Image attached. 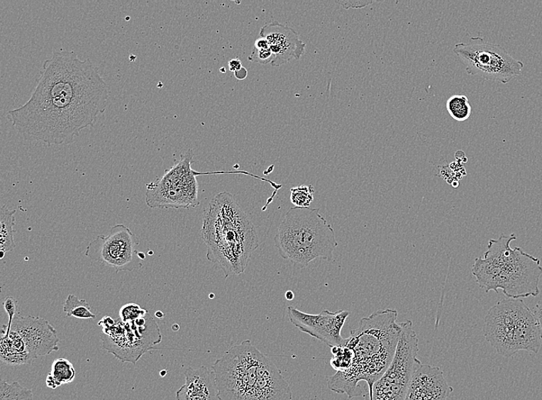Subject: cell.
I'll use <instances>...</instances> for the list:
<instances>
[{
  "instance_id": "1",
  "label": "cell",
  "mask_w": 542,
  "mask_h": 400,
  "mask_svg": "<svg viewBox=\"0 0 542 400\" xmlns=\"http://www.w3.org/2000/svg\"><path fill=\"white\" fill-rule=\"evenodd\" d=\"M109 97V87L92 60L60 50L43 62L28 101L9 111L7 118L27 141L70 144L94 126Z\"/></svg>"
},
{
  "instance_id": "2",
  "label": "cell",
  "mask_w": 542,
  "mask_h": 400,
  "mask_svg": "<svg viewBox=\"0 0 542 400\" xmlns=\"http://www.w3.org/2000/svg\"><path fill=\"white\" fill-rule=\"evenodd\" d=\"M397 315L396 310L387 309L360 320L345 344L354 354L351 365L329 377V389L338 394H347L348 399L364 396L359 383L365 381L368 396L372 394L374 384L389 367L399 342L402 326L397 323Z\"/></svg>"
},
{
  "instance_id": "3",
  "label": "cell",
  "mask_w": 542,
  "mask_h": 400,
  "mask_svg": "<svg viewBox=\"0 0 542 400\" xmlns=\"http://www.w3.org/2000/svg\"><path fill=\"white\" fill-rule=\"evenodd\" d=\"M201 238L207 260L220 267L225 278L243 274L259 247L254 224L228 192L215 196L205 209Z\"/></svg>"
},
{
  "instance_id": "4",
  "label": "cell",
  "mask_w": 542,
  "mask_h": 400,
  "mask_svg": "<svg viewBox=\"0 0 542 400\" xmlns=\"http://www.w3.org/2000/svg\"><path fill=\"white\" fill-rule=\"evenodd\" d=\"M221 400H292V391L273 361L247 340L216 360Z\"/></svg>"
},
{
  "instance_id": "5",
  "label": "cell",
  "mask_w": 542,
  "mask_h": 400,
  "mask_svg": "<svg viewBox=\"0 0 542 400\" xmlns=\"http://www.w3.org/2000/svg\"><path fill=\"white\" fill-rule=\"evenodd\" d=\"M516 240L514 233L502 234L498 240H490L483 257L475 259L472 275L485 293L493 290L499 294L502 289L511 299L539 295L541 260L520 248L512 249L511 243Z\"/></svg>"
},
{
  "instance_id": "6",
  "label": "cell",
  "mask_w": 542,
  "mask_h": 400,
  "mask_svg": "<svg viewBox=\"0 0 542 400\" xmlns=\"http://www.w3.org/2000/svg\"><path fill=\"white\" fill-rule=\"evenodd\" d=\"M275 244L279 255L298 268L308 267L315 260L331 261L338 243L332 226L320 209H290L278 227Z\"/></svg>"
},
{
  "instance_id": "7",
  "label": "cell",
  "mask_w": 542,
  "mask_h": 400,
  "mask_svg": "<svg viewBox=\"0 0 542 400\" xmlns=\"http://www.w3.org/2000/svg\"><path fill=\"white\" fill-rule=\"evenodd\" d=\"M485 340L504 357L519 351L538 353L542 335L536 316L521 299H504L485 318Z\"/></svg>"
},
{
  "instance_id": "8",
  "label": "cell",
  "mask_w": 542,
  "mask_h": 400,
  "mask_svg": "<svg viewBox=\"0 0 542 400\" xmlns=\"http://www.w3.org/2000/svg\"><path fill=\"white\" fill-rule=\"evenodd\" d=\"M400 323L402 333L394 359L374 384L368 400H404L411 381L422 365L418 358L419 338L412 321Z\"/></svg>"
},
{
  "instance_id": "9",
  "label": "cell",
  "mask_w": 542,
  "mask_h": 400,
  "mask_svg": "<svg viewBox=\"0 0 542 400\" xmlns=\"http://www.w3.org/2000/svg\"><path fill=\"white\" fill-rule=\"evenodd\" d=\"M454 52L463 62L468 74L503 84L519 77L524 68V63L500 45L487 43L482 38L456 44Z\"/></svg>"
},
{
  "instance_id": "10",
  "label": "cell",
  "mask_w": 542,
  "mask_h": 400,
  "mask_svg": "<svg viewBox=\"0 0 542 400\" xmlns=\"http://www.w3.org/2000/svg\"><path fill=\"white\" fill-rule=\"evenodd\" d=\"M194 153L189 150L164 176L147 185L146 202L150 208L189 209L200 204L196 179L207 172L192 168Z\"/></svg>"
},
{
  "instance_id": "11",
  "label": "cell",
  "mask_w": 542,
  "mask_h": 400,
  "mask_svg": "<svg viewBox=\"0 0 542 400\" xmlns=\"http://www.w3.org/2000/svg\"><path fill=\"white\" fill-rule=\"evenodd\" d=\"M122 323H115L103 329V348L122 362L131 361L135 365L143 353L162 340L158 324L149 313L136 322Z\"/></svg>"
},
{
  "instance_id": "12",
  "label": "cell",
  "mask_w": 542,
  "mask_h": 400,
  "mask_svg": "<svg viewBox=\"0 0 542 400\" xmlns=\"http://www.w3.org/2000/svg\"><path fill=\"white\" fill-rule=\"evenodd\" d=\"M140 240L123 224L112 227L109 235H99L88 245L85 255L116 271H133L142 267L137 247Z\"/></svg>"
},
{
  "instance_id": "13",
  "label": "cell",
  "mask_w": 542,
  "mask_h": 400,
  "mask_svg": "<svg viewBox=\"0 0 542 400\" xmlns=\"http://www.w3.org/2000/svg\"><path fill=\"white\" fill-rule=\"evenodd\" d=\"M350 314L345 311H323L319 314H309L293 306L287 307L289 320L297 329L326 344L330 348L345 345L346 339L342 338L341 330Z\"/></svg>"
},
{
  "instance_id": "14",
  "label": "cell",
  "mask_w": 542,
  "mask_h": 400,
  "mask_svg": "<svg viewBox=\"0 0 542 400\" xmlns=\"http://www.w3.org/2000/svg\"><path fill=\"white\" fill-rule=\"evenodd\" d=\"M11 330L21 336L27 351L33 360L49 355L60 349L57 330L48 321L40 317L16 316Z\"/></svg>"
},
{
  "instance_id": "15",
  "label": "cell",
  "mask_w": 542,
  "mask_h": 400,
  "mask_svg": "<svg viewBox=\"0 0 542 400\" xmlns=\"http://www.w3.org/2000/svg\"><path fill=\"white\" fill-rule=\"evenodd\" d=\"M259 36L265 38L272 50L275 60L270 63L274 67L286 65L293 60H300L305 52L306 44L297 32L287 26L275 22L262 27Z\"/></svg>"
},
{
  "instance_id": "16",
  "label": "cell",
  "mask_w": 542,
  "mask_h": 400,
  "mask_svg": "<svg viewBox=\"0 0 542 400\" xmlns=\"http://www.w3.org/2000/svg\"><path fill=\"white\" fill-rule=\"evenodd\" d=\"M453 390L440 367L422 363L411 381L404 400H447Z\"/></svg>"
},
{
  "instance_id": "17",
  "label": "cell",
  "mask_w": 542,
  "mask_h": 400,
  "mask_svg": "<svg viewBox=\"0 0 542 400\" xmlns=\"http://www.w3.org/2000/svg\"><path fill=\"white\" fill-rule=\"evenodd\" d=\"M177 400H221L213 370L204 366L188 368L185 384L177 391Z\"/></svg>"
},
{
  "instance_id": "18",
  "label": "cell",
  "mask_w": 542,
  "mask_h": 400,
  "mask_svg": "<svg viewBox=\"0 0 542 400\" xmlns=\"http://www.w3.org/2000/svg\"><path fill=\"white\" fill-rule=\"evenodd\" d=\"M0 358L6 365L11 366L32 363L34 360L27 351L21 336L13 330L8 336L3 335L0 343Z\"/></svg>"
},
{
  "instance_id": "19",
  "label": "cell",
  "mask_w": 542,
  "mask_h": 400,
  "mask_svg": "<svg viewBox=\"0 0 542 400\" xmlns=\"http://www.w3.org/2000/svg\"><path fill=\"white\" fill-rule=\"evenodd\" d=\"M76 377V370L71 362L65 358L53 361L51 372L48 376V387L57 389L61 385L72 383Z\"/></svg>"
},
{
  "instance_id": "20",
  "label": "cell",
  "mask_w": 542,
  "mask_h": 400,
  "mask_svg": "<svg viewBox=\"0 0 542 400\" xmlns=\"http://www.w3.org/2000/svg\"><path fill=\"white\" fill-rule=\"evenodd\" d=\"M16 211H11L6 206L1 207L0 213V252L1 259L6 252L13 251L16 248L13 238V227L15 225V213Z\"/></svg>"
},
{
  "instance_id": "21",
  "label": "cell",
  "mask_w": 542,
  "mask_h": 400,
  "mask_svg": "<svg viewBox=\"0 0 542 400\" xmlns=\"http://www.w3.org/2000/svg\"><path fill=\"white\" fill-rule=\"evenodd\" d=\"M63 312L67 316H73L79 320L96 319V315L92 312V306L85 299H79L74 295H69L63 305Z\"/></svg>"
},
{
  "instance_id": "22",
  "label": "cell",
  "mask_w": 542,
  "mask_h": 400,
  "mask_svg": "<svg viewBox=\"0 0 542 400\" xmlns=\"http://www.w3.org/2000/svg\"><path fill=\"white\" fill-rule=\"evenodd\" d=\"M446 108L450 116L458 122L468 120L472 111L468 98L464 95L450 96L446 103Z\"/></svg>"
},
{
  "instance_id": "23",
  "label": "cell",
  "mask_w": 542,
  "mask_h": 400,
  "mask_svg": "<svg viewBox=\"0 0 542 400\" xmlns=\"http://www.w3.org/2000/svg\"><path fill=\"white\" fill-rule=\"evenodd\" d=\"M33 391L22 387L18 382L0 383V400H33Z\"/></svg>"
},
{
  "instance_id": "24",
  "label": "cell",
  "mask_w": 542,
  "mask_h": 400,
  "mask_svg": "<svg viewBox=\"0 0 542 400\" xmlns=\"http://www.w3.org/2000/svg\"><path fill=\"white\" fill-rule=\"evenodd\" d=\"M248 60L251 62L260 63L262 65H266L273 62L275 60L274 53L265 38L258 36L255 43L254 49H253Z\"/></svg>"
},
{
  "instance_id": "25",
  "label": "cell",
  "mask_w": 542,
  "mask_h": 400,
  "mask_svg": "<svg viewBox=\"0 0 542 400\" xmlns=\"http://www.w3.org/2000/svg\"><path fill=\"white\" fill-rule=\"evenodd\" d=\"M331 349L333 355V358L330 361L332 368L337 372L347 370L350 367L352 360H353V352L347 348L346 345L334 347Z\"/></svg>"
},
{
  "instance_id": "26",
  "label": "cell",
  "mask_w": 542,
  "mask_h": 400,
  "mask_svg": "<svg viewBox=\"0 0 542 400\" xmlns=\"http://www.w3.org/2000/svg\"><path fill=\"white\" fill-rule=\"evenodd\" d=\"M312 186H299L291 189V201L297 207H309L314 200Z\"/></svg>"
},
{
  "instance_id": "27",
  "label": "cell",
  "mask_w": 542,
  "mask_h": 400,
  "mask_svg": "<svg viewBox=\"0 0 542 400\" xmlns=\"http://www.w3.org/2000/svg\"><path fill=\"white\" fill-rule=\"evenodd\" d=\"M148 311L144 310L138 304H128L122 306L120 311L121 320L124 323L136 322L146 316Z\"/></svg>"
},
{
  "instance_id": "28",
  "label": "cell",
  "mask_w": 542,
  "mask_h": 400,
  "mask_svg": "<svg viewBox=\"0 0 542 400\" xmlns=\"http://www.w3.org/2000/svg\"><path fill=\"white\" fill-rule=\"evenodd\" d=\"M16 299L11 296H7L4 299V310L9 316V322L6 325H4L2 327L3 335L8 336L11 332L12 325L15 319L14 316L16 311Z\"/></svg>"
},
{
  "instance_id": "29",
  "label": "cell",
  "mask_w": 542,
  "mask_h": 400,
  "mask_svg": "<svg viewBox=\"0 0 542 400\" xmlns=\"http://www.w3.org/2000/svg\"><path fill=\"white\" fill-rule=\"evenodd\" d=\"M536 316V319L539 326V328L542 335V299L536 304L534 308V312H533Z\"/></svg>"
},
{
  "instance_id": "30",
  "label": "cell",
  "mask_w": 542,
  "mask_h": 400,
  "mask_svg": "<svg viewBox=\"0 0 542 400\" xmlns=\"http://www.w3.org/2000/svg\"><path fill=\"white\" fill-rule=\"evenodd\" d=\"M228 66H229L230 70L231 72H233L234 74L235 72H238L243 68L242 62L238 58L233 59L230 60L228 62Z\"/></svg>"
},
{
  "instance_id": "31",
  "label": "cell",
  "mask_w": 542,
  "mask_h": 400,
  "mask_svg": "<svg viewBox=\"0 0 542 400\" xmlns=\"http://www.w3.org/2000/svg\"><path fill=\"white\" fill-rule=\"evenodd\" d=\"M248 72L245 67H243L240 70L234 74L235 77L239 79H245L248 77Z\"/></svg>"
},
{
  "instance_id": "32",
  "label": "cell",
  "mask_w": 542,
  "mask_h": 400,
  "mask_svg": "<svg viewBox=\"0 0 542 400\" xmlns=\"http://www.w3.org/2000/svg\"><path fill=\"white\" fill-rule=\"evenodd\" d=\"M285 297L288 300V301H292L294 299V294L292 292V290H288L287 292L285 294Z\"/></svg>"
},
{
  "instance_id": "33",
  "label": "cell",
  "mask_w": 542,
  "mask_h": 400,
  "mask_svg": "<svg viewBox=\"0 0 542 400\" xmlns=\"http://www.w3.org/2000/svg\"><path fill=\"white\" fill-rule=\"evenodd\" d=\"M155 315H156V316H157V318H159V319H160V318H162V317H164V316H165V314H164V313H162V312H160V311H157V312L156 313V314H155Z\"/></svg>"
},
{
  "instance_id": "34",
  "label": "cell",
  "mask_w": 542,
  "mask_h": 400,
  "mask_svg": "<svg viewBox=\"0 0 542 400\" xmlns=\"http://www.w3.org/2000/svg\"><path fill=\"white\" fill-rule=\"evenodd\" d=\"M167 371H165V370H162V371H161V372H160V376H161V377H165V374H167Z\"/></svg>"
}]
</instances>
